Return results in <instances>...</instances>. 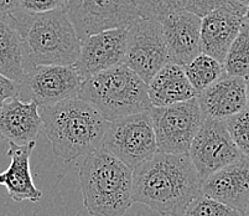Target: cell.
<instances>
[{
    "instance_id": "cell-22",
    "label": "cell",
    "mask_w": 249,
    "mask_h": 216,
    "mask_svg": "<svg viewBox=\"0 0 249 216\" xmlns=\"http://www.w3.org/2000/svg\"><path fill=\"white\" fill-rule=\"evenodd\" d=\"M225 72L231 76H249V21L243 20L237 38L231 45L223 62Z\"/></svg>"
},
{
    "instance_id": "cell-7",
    "label": "cell",
    "mask_w": 249,
    "mask_h": 216,
    "mask_svg": "<svg viewBox=\"0 0 249 216\" xmlns=\"http://www.w3.org/2000/svg\"><path fill=\"white\" fill-rule=\"evenodd\" d=\"M101 148L132 170L148 160L158 152L150 111L109 122Z\"/></svg>"
},
{
    "instance_id": "cell-9",
    "label": "cell",
    "mask_w": 249,
    "mask_h": 216,
    "mask_svg": "<svg viewBox=\"0 0 249 216\" xmlns=\"http://www.w3.org/2000/svg\"><path fill=\"white\" fill-rule=\"evenodd\" d=\"M83 79L72 66H33L20 83L18 98L37 107H51L77 98Z\"/></svg>"
},
{
    "instance_id": "cell-26",
    "label": "cell",
    "mask_w": 249,
    "mask_h": 216,
    "mask_svg": "<svg viewBox=\"0 0 249 216\" xmlns=\"http://www.w3.org/2000/svg\"><path fill=\"white\" fill-rule=\"evenodd\" d=\"M63 0H20L19 10L29 14H41L63 6Z\"/></svg>"
},
{
    "instance_id": "cell-12",
    "label": "cell",
    "mask_w": 249,
    "mask_h": 216,
    "mask_svg": "<svg viewBox=\"0 0 249 216\" xmlns=\"http://www.w3.org/2000/svg\"><path fill=\"white\" fill-rule=\"evenodd\" d=\"M126 29H113L88 36L81 41L80 56L73 67L82 79L124 63Z\"/></svg>"
},
{
    "instance_id": "cell-4",
    "label": "cell",
    "mask_w": 249,
    "mask_h": 216,
    "mask_svg": "<svg viewBox=\"0 0 249 216\" xmlns=\"http://www.w3.org/2000/svg\"><path fill=\"white\" fill-rule=\"evenodd\" d=\"M10 18L24 40L31 65H74L81 40L63 6L41 14L17 11Z\"/></svg>"
},
{
    "instance_id": "cell-11",
    "label": "cell",
    "mask_w": 249,
    "mask_h": 216,
    "mask_svg": "<svg viewBox=\"0 0 249 216\" xmlns=\"http://www.w3.org/2000/svg\"><path fill=\"white\" fill-rule=\"evenodd\" d=\"M189 157L203 181L243 156L233 143L223 120L205 118L192 140Z\"/></svg>"
},
{
    "instance_id": "cell-30",
    "label": "cell",
    "mask_w": 249,
    "mask_h": 216,
    "mask_svg": "<svg viewBox=\"0 0 249 216\" xmlns=\"http://www.w3.org/2000/svg\"><path fill=\"white\" fill-rule=\"evenodd\" d=\"M246 98H247V108L249 110V76L246 77Z\"/></svg>"
},
{
    "instance_id": "cell-20",
    "label": "cell",
    "mask_w": 249,
    "mask_h": 216,
    "mask_svg": "<svg viewBox=\"0 0 249 216\" xmlns=\"http://www.w3.org/2000/svg\"><path fill=\"white\" fill-rule=\"evenodd\" d=\"M31 67L24 40L13 19L0 15V75L20 85Z\"/></svg>"
},
{
    "instance_id": "cell-2",
    "label": "cell",
    "mask_w": 249,
    "mask_h": 216,
    "mask_svg": "<svg viewBox=\"0 0 249 216\" xmlns=\"http://www.w3.org/2000/svg\"><path fill=\"white\" fill-rule=\"evenodd\" d=\"M40 116L52 151L66 163L101 148L108 122L78 97L42 107Z\"/></svg>"
},
{
    "instance_id": "cell-29",
    "label": "cell",
    "mask_w": 249,
    "mask_h": 216,
    "mask_svg": "<svg viewBox=\"0 0 249 216\" xmlns=\"http://www.w3.org/2000/svg\"><path fill=\"white\" fill-rule=\"evenodd\" d=\"M225 3L230 8H232L235 13H238L239 15L244 17V13H246L247 8L249 5V0H225Z\"/></svg>"
},
{
    "instance_id": "cell-31",
    "label": "cell",
    "mask_w": 249,
    "mask_h": 216,
    "mask_svg": "<svg viewBox=\"0 0 249 216\" xmlns=\"http://www.w3.org/2000/svg\"><path fill=\"white\" fill-rule=\"evenodd\" d=\"M243 20H246V21H249V5H248V8H247L246 13H244Z\"/></svg>"
},
{
    "instance_id": "cell-28",
    "label": "cell",
    "mask_w": 249,
    "mask_h": 216,
    "mask_svg": "<svg viewBox=\"0 0 249 216\" xmlns=\"http://www.w3.org/2000/svg\"><path fill=\"white\" fill-rule=\"evenodd\" d=\"M20 0H0V15L10 17L19 10Z\"/></svg>"
},
{
    "instance_id": "cell-10",
    "label": "cell",
    "mask_w": 249,
    "mask_h": 216,
    "mask_svg": "<svg viewBox=\"0 0 249 216\" xmlns=\"http://www.w3.org/2000/svg\"><path fill=\"white\" fill-rule=\"evenodd\" d=\"M166 63V46L161 22L158 19H138L126 29L124 65L148 85Z\"/></svg>"
},
{
    "instance_id": "cell-3",
    "label": "cell",
    "mask_w": 249,
    "mask_h": 216,
    "mask_svg": "<svg viewBox=\"0 0 249 216\" xmlns=\"http://www.w3.org/2000/svg\"><path fill=\"white\" fill-rule=\"evenodd\" d=\"M83 205L92 216H123L133 201V170L102 148L80 167Z\"/></svg>"
},
{
    "instance_id": "cell-19",
    "label": "cell",
    "mask_w": 249,
    "mask_h": 216,
    "mask_svg": "<svg viewBox=\"0 0 249 216\" xmlns=\"http://www.w3.org/2000/svg\"><path fill=\"white\" fill-rule=\"evenodd\" d=\"M148 95L153 107H167L190 101L197 96L182 66L171 62L166 63L150 79L148 83Z\"/></svg>"
},
{
    "instance_id": "cell-33",
    "label": "cell",
    "mask_w": 249,
    "mask_h": 216,
    "mask_svg": "<svg viewBox=\"0 0 249 216\" xmlns=\"http://www.w3.org/2000/svg\"><path fill=\"white\" fill-rule=\"evenodd\" d=\"M63 1H65V3H66V1H67V0H63Z\"/></svg>"
},
{
    "instance_id": "cell-5",
    "label": "cell",
    "mask_w": 249,
    "mask_h": 216,
    "mask_svg": "<svg viewBox=\"0 0 249 216\" xmlns=\"http://www.w3.org/2000/svg\"><path fill=\"white\" fill-rule=\"evenodd\" d=\"M78 98L94 107L108 123L153 108L148 85L124 63L85 79Z\"/></svg>"
},
{
    "instance_id": "cell-32",
    "label": "cell",
    "mask_w": 249,
    "mask_h": 216,
    "mask_svg": "<svg viewBox=\"0 0 249 216\" xmlns=\"http://www.w3.org/2000/svg\"><path fill=\"white\" fill-rule=\"evenodd\" d=\"M244 216H249V201H248V204H247L246 210H244Z\"/></svg>"
},
{
    "instance_id": "cell-15",
    "label": "cell",
    "mask_w": 249,
    "mask_h": 216,
    "mask_svg": "<svg viewBox=\"0 0 249 216\" xmlns=\"http://www.w3.org/2000/svg\"><path fill=\"white\" fill-rule=\"evenodd\" d=\"M205 118L225 120L247 108L246 79L225 74L196 96Z\"/></svg>"
},
{
    "instance_id": "cell-14",
    "label": "cell",
    "mask_w": 249,
    "mask_h": 216,
    "mask_svg": "<svg viewBox=\"0 0 249 216\" xmlns=\"http://www.w3.org/2000/svg\"><path fill=\"white\" fill-rule=\"evenodd\" d=\"M202 195L244 214L249 201V158L242 157L206 178Z\"/></svg>"
},
{
    "instance_id": "cell-8",
    "label": "cell",
    "mask_w": 249,
    "mask_h": 216,
    "mask_svg": "<svg viewBox=\"0 0 249 216\" xmlns=\"http://www.w3.org/2000/svg\"><path fill=\"white\" fill-rule=\"evenodd\" d=\"M158 153L189 154L203 117L197 98L150 110Z\"/></svg>"
},
{
    "instance_id": "cell-13",
    "label": "cell",
    "mask_w": 249,
    "mask_h": 216,
    "mask_svg": "<svg viewBox=\"0 0 249 216\" xmlns=\"http://www.w3.org/2000/svg\"><path fill=\"white\" fill-rule=\"evenodd\" d=\"M201 21L189 11H170L160 19L169 62L185 67L202 54Z\"/></svg>"
},
{
    "instance_id": "cell-18",
    "label": "cell",
    "mask_w": 249,
    "mask_h": 216,
    "mask_svg": "<svg viewBox=\"0 0 249 216\" xmlns=\"http://www.w3.org/2000/svg\"><path fill=\"white\" fill-rule=\"evenodd\" d=\"M35 144L36 142L26 145L9 143L10 165L0 173V185L5 186L9 197L15 202H37L42 197L41 190L34 185L30 172V157Z\"/></svg>"
},
{
    "instance_id": "cell-23",
    "label": "cell",
    "mask_w": 249,
    "mask_h": 216,
    "mask_svg": "<svg viewBox=\"0 0 249 216\" xmlns=\"http://www.w3.org/2000/svg\"><path fill=\"white\" fill-rule=\"evenodd\" d=\"M231 138L241 154L249 158V110L246 108L242 112L223 120Z\"/></svg>"
},
{
    "instance_id": "cell-16",
    "label": "cell",
    "mask_w": 249,
    "mask_h": 216,
    "mask_svg": "<svg viewBox=\"0 0 249 216\" xmlns=\"http://www.w3.org/2000/svg\"><path fill=\"white\" fill-rule=\"evenodd\" d=\"M243 17L223 4L202 18L201 21V49L223 65L227 52L239 33Z\"/></svg>"
},
{
    "instance_id": "cell-17",
    "label": "cell",
    "mask_w": 249,
    "mask_h": 216,
    "mask_svg": "<svg viewBox=\"0 0 249 216\" xmlns=\"http://www.w3.org/2000/svg\"><path fill=\"white\" fill-rule=\"evenodd\" d=\"M41 129V116L34 102L15 97L0 107V136L9 143L26 145L35 142Z\"/></svg>"
},
{
    "instance_id": "cell-24",
    "label": "cell",
    "mask_w": 249,
    "mask_h": 216,
    "mask_svg": "<svg viewBox=\"0 0 249 216\" xmlns=\"http://www.w3.org/2000/svg\"><path fill=\"white\" fill-rule=\"evenodd\" d=\"M181 216H244V214L201 195Z\"/></svg>"
},
{
    "instance_id": "cell-1",
    "label": "cell",
    "mask_w": 249,
    "mask_h": 216,
    "mask_svg": "<svg viewBox=\"0 0 249 216\" xmlns=\"http://www.w3.org/2000/svg\"><path fill=\"white\" fill-rule=\"evenodd\" d=\"M202 195V180L189 154L156 152L133 170V201L161 216H181Z\"/></svg>"
},
{
    "instance_id": "cell-27",
    "label": "cell",
    "mask_w": 249,
    "mask_h": 216,
    "mask_svg": "<svg viewBox=\"0 0 249 216\" xmlns=\"http://www.w3.org/2000/svg\"><path fill=\"white\" fill-rule=\"evenodd\" d=\"M19 83L6 79L3 75H0V107H3L4 103L19 96Z\"/></svg>"
},
{
    "instance_id": "cell-21",
    "label": "cell",
    "mask_w": 249,
    "mask_h": 216,
    "mask_svg": "<svg viewBox=\"0 0 249 216\" xmlns=\"http://www.w3.org/2000/svg\"><path fill=\"white\" fill-rule=\"evenodd\" d=\"M183 71L197 95L226 74L223 65L206 54H200L195 58L183 67Z\"/></svg>"
},
{
    "instance_id": "cell-25",
    "label": "cell",
    "mask_w": 249,
    "mask_h": 216,
    "mask_svg": "<svg viewBox=\"0 0 249 216\" xmlns=\"http://www.w3.org/2000/svg\"><path fill=\"white\" fill-rule=\"evenodd\" d=\"M167 11H189L203 18L225 4V0H164Z\"/></svg>"
},
{
    "instance_id": "cell-6",
    "label": "cell",
    "mask_w": 249,
    "mask_h": 216,
    "mask_svg": "<svg viewBox=\"0 0 249 216\" xmlns=\"http://www.w3.org/2000/svg\"><path fill=\"white\" fill-rule=\"evenodd\" d=\"M67 18L80 40L113 29H128L138 19H150L145 0H67Z\"/></svg>"
}]
</instances>
